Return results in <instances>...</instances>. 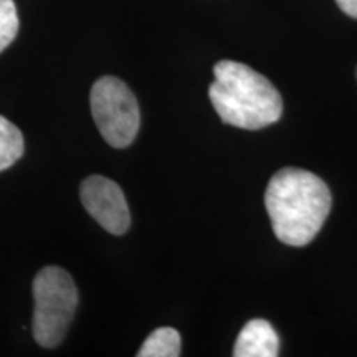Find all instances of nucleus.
Listing matches in <instances>:
<instances>
[{"mask_svg": "<svg viewBox=\"0 0 357 357\" xmlns=\"http://www.w3.org/2000/svg\"><path fill=\"white\" fill-rule=\"evenodd\" d=\"M19 33V15L13 0H0V53Z\"/></svg>", "mask_w": 357, "mask_h": 357, "instance_id": "1a4fd4ad", "label": "nucleus"}, {"mask_svg": "<svg viewBox=\"0 0 357 357\" xmlns=\"http://www.w3.org/2000/svg\"><path fill=\"white\" fill-rule=\"evenodd\" d=\"M356 75H357V73H356Z\"/></svg>", "mask_w": 357, "mask_h": 357, "instance_id": "9b49d317", "label": "nucleus"}, {"mask_svg": "<svg viewBox=\"0 0 357 357\" xmlns=\"http://www.w3.org/2000/svg\"><path fill=\"white\" fill-rule=\"evenodd\" d=\"M331 204L326 182L305 169H281L270 178L265 192L276 238L291 247H305L314 240L331 212Z\"/></svg>", "mask_w": 357, "mask_h": 357, "instance_id": "f257e3e1", "label": "nucleus"}, {"mask_svg": "<svg viewBox=\"0 0 357 357\" xmlns=\"http://www.w3.org/2000/svg\"><path fill=\"white\" fill-rule=\"evenodd\" d=\"M181 334L176 329L159 328L149 334L137 352V357H177L181 354Z\"/></svg>", "mask_w": 357, "mask_h": 357, "instance_id": "0eeeda50", "label": "nucleus"}, {"mask_svg": "<svg viewBox=\"0 0 357 357\" xmlns=\"http://www.w3.org/2000/svg\"><path fill=\"white\" fill-rule=\"evenodd\" d=\"M89 105L102 139L118 149L132 144L141 126V113L126 83L116 77L100 78L91 88Z\"/></svg>", "mask_w": 357, "mask_h": 357, "instance_id": "20e7f679", "label": "nucleus"}, {"mask_svg": "<svg viewBox=\"0 0 357 357\" xmlns=\"http://www.w3.org/2000/svg\"><path fill=\"white\" fill-rule=\"evenodd\" d=\"M25 141L20 129L0 116V172L12 167L24 155Z\"/></svg>", "mask_w": 357, "mask_h": 357, "instance_id": "6e6552de", "label": "nucleus"}, {"mask_svg": "<svg viewBox=\"0 0 357 357\" xmlns=\"http://www.w3.org/2000/svg\"><path fill=\"white\" fill-rule=\"evenodd\" d=\"M336 3L346 15L357 19V0H336Z\"/></svg>", "mask_w": 357, "mask_h": 357, "instance_id": "9d476101", "label": "nucleus"}, {"mask_svg": "<svg viewBox=\"0 0 357 357\" xmlns=\"http://www.w3.org/2000/svg\"><path fill=\"white\" fill-rule=\"evenodd\" d=\"M33 337L42 347L63 341L78 306V289L68 271L45 266L33 280Z\"/></svg>", "mask_w": 357, "mask_h": 357, "instance_id": "7ed1b4c3", "label": "nucleus"}, {"mask_svg": "<svg viewBox=\"0 0 357 357\" xmlns=\"http://www.w3.org/2000/svg\"><path fill=\"white\" fill-rule=\"evenodd\" d=\"M83 207L106 231L126 234L131 225V213L121 187L108 177L91 176L84 178L79 189Z\"/></svg>", "mask_w": 357, "mask_h": 357, "instance_id": "39448f33", "label": "nucleus"}, {"mask_svg": "<svg viewBox=\"0 0 357 357\" xmlns=\"http://www.w3.org/2000/svg\"><path fill=\"white\" fill-rule=\"evenodd\" d=\"M278 354L280 337L265 319L248 321L234 346L235 357H276Z\"/></svg>", "mask_w": 357, "mask_h": 357, "instance_id": "423d86ee", "label": "nucleus"}, {"mask_svg": "<svg viewBox=\"0 0 357 357\" xmlns=\"http://www.w3.org/2000/svg\"><path fill=\"white\" fill-rule=\"evenodd\" d=\"M208 96L223 123L240 129H263L280 121L283 102L278 89L248 65L222 60L213 66Z\"/></svg>", "mask_w": 357, "mask_h": 357, "instance_id": "f03ea898", "label": "nucleus"}]
</instances>
